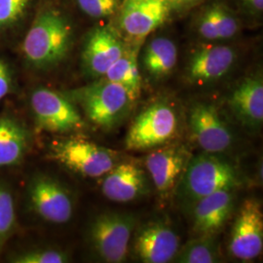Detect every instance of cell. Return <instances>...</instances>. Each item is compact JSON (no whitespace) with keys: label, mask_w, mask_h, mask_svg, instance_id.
Wrapping results in <instances>:
<instances>
[{"label":"cell","mask_w":263,"mask_h":263,"mask_svg":"<svg viewBox=\"0 0 263 263\" xmlns=\"http://www.w3.org/2000/svg\"><path fill=\"white\" fill-rule=\"evenodd\" d=\"M72 42V30L66 18L56 10L38 14L23 44L28 64L36 68H49L66 58Z\"/></svg>","instance_id":"obj_1"},{"label":"cell","mask_w":263,"mask_h":263,"mask_svg":"<svg viewBox=\"0 0 263 263\" xmlns=\"http://www.w3.org/2000/svg\"><path fill=\"white\" fill-rule=\"evenodd\" d=\"M179 181L184 196L194 203L220 190H234L242 183L234 165L209 152L190 157Z\"/></svg>","instance_id":"obj_2"},{"label":"cell","mask_w":263,"mask_h":263,"mask_svg":"<svg viewBox=\"0 0 263 263\" xmlns=\"http://www.w3.org/2000/svg\"><path fill=\"white\" fill-rule=\"evenodd\" d=\"M71 96L81 105L88 119L105 130L120 125L135 103L122 86L107 79L73 91Z\"/></svg>","instance_id":"obj_3"},{"label":"cell","mask_w":263,"mask_h":263,"mask_svg":"<svg viewBox=\"0 0 263 263\" xmlns=\"http://www.w3.org/2000/svg\"><path fill=\"white\" fill-rule=\"evenodd\" d=\"M136 216L120 212H105L96 216L89 227V242L97 256L104 262L126 261Z\"/></svg>","instance_id":"obj_4"},{"label":"cell","mask_w":263,"mask_h":263,"mask_svg":"<svg viewBox=\"0 0 263 263\" xmlns=\"http://www.w3.org/2000/svg\"><path fill=\"white\" fill-rule=\"evenodd\" d=\"M178 132L176 110L157 102L143 109L132 122L126 136V149L142 151L160 147L172 141Z\"/></svg>","instance_id":"obj_5"},{"label":"cell","mask_w":263,"mask_h":263,"mask_svg":"<svg viewBox=\"0 0 263 263\" xmlns=\"http://www.w3.org/2000/svg\"><path fill=\"white\" fill-rule=\"evenodd\" d=\"M52 157L66 168L88 178L104 177L120 161L118 152L80 138L55 141Z\"/></svg>","instance_id":"obj_6"},{"label":"cell","mask_w":263,"mask_h":263,"mask_svg":"<svg viewBox=\"0 0 263 263\" xmlns=\"http://www.w3.org/2000/svg\"><path fill=\"white\" fill-rule=\"evenodd\" d=\"M30 106L38 128L52 133H69L84 128L80 113L65 96L39 88L30 97Z\"/></svg>","instance_id":"obj_7"},{"label":"cell","mask_w":263,"mask_h":263,"mask_svg":"<svg viewBox=\"0 0 263 263\" xmlns=\"http://www.w3.org/2000/svg\"><path fill=\"white\" fill-rule=\"evenodd\" d=\"M263 249V213L256 199H247L238 211L231 229L229 251L241 261H252Z\"/></svg>","instance_id":"obj_8"},{"label":"cell","mask_w":263,"mask_h":263,"mask_svg":"<svg viewBox=\"0 0 263 263\" xmlns=\"http://www.w3.org/2000/svg\"><path fill=\"white\" fill-rule=\"evenodd\" d=\"M179 246L177 232L167 222L161 220L148 221L139 227L132 240L133 254L144 263L174 261Z\"/></svg>","instance_id":"obj_9"},{"label":"cell","mask_w":263,"mask_h":263,"mask_svg":"<svg viewBox=\"0 0 263 263\" xmlns=\"http://www.w3.org/2000/svg\"><path fill=\"white\" fill-rule=\"evenodd\" d=\"M188 124L194 140L204 152L222 153L233 144L232 132L214 104H193L188 113Z\"/></svg>","instance_id":"obj_10"},{"label":"cell","mask_w":263,"mask_h":263,"mask_svg":"<svg viewBox=\"0 0 263 263\" xmlns=\"http://www.w3.org/2000/svg\"><path fill=\"white\" fill-rule=\"evenodd\" d=\"M171 9V0H125L120 27L128 37L139 42L164 24Z\"/></svg>","instance_id":"obj_11"},{"label":"cell","mask_w":263,"mask_h":263,"mask_svg":"<svg viewBox=\"0 0 263 263\" xmlns=\"http://www.w3.org/2000/svg\"><path fill=\"white\" fill-rule=\"evenodd\" d=\"M190 157L187 149L179 144L164 146L146 155L145 168L162 197H169L177 187Z\"/></svg>","instance_id":"obj_12"},{"label":"cell","mask_w":263,"mask_h":263,"mask_svg":"<svg viewBox=\"0 0 263 263\" xmlns=\"http://www.w3.org/2000/svg\"><path fill=\"white\" fill-rule=\"evenodd\" d=\"M31 207L38 216L52 223H66L73 215V202L55 179L38 177L29 187Z\"/></svg>","instance_id":"obj_13"},{"label":"cell","mask_w":263,"mask_h":263,"mask_svg":"<svg viewBox=\"0 0 263 263\" xmlns=\"http://www.w3.org/2000/svg\"><path fill=\"white\" fill-rule=\"evenodd\" d=\"M104 177L102 192L113 202H132L148 191L146 173L135 161H119Z\"/></svg>","instance_id":"obj_14"},{"label":"cell","mask_w":263,"mask_h":263,"mask_svg":"<svg viewBox=\"0 0 263 263\" xmlns=\"http://www.w3.org/2000/svg\"><path fill=\"white\" fill-rule=\"evenodd\" d=\"M125 49L124 42L110 28L95 29L87 38L82 52L85 72L93 78L104 76Z\"/></svg>","instance_id":"obj_15"},{"label":"cell","mask_w":263,"mask_h":263,"mask_svg":"<svg viewBox=\"0 0 263 263\" xmlns=\"http://www.w3.org/2000/svg\"><path fill=\"white\" fill-rule=\"evenodd\" d=\"M236 58L235 51L229 46L199 48L189 59L186 78L190 83L197 85L216 81L230 71Z\"/></svg>","instance_id":"obj_16"},{"label":"cell","mask_w":263,"mask_h":263,"mask_svg":"<svg viewBox=\"0 0 263 263\" xmlns=\"http://www.w3.org/2000/svg\"><path fill=\"white\" fill-rule=\"evenodd\" d=\"M233 190L226 189L210 194L195 202L193 231L198 236L216 235L234 211Z\"/></svg>","instance_id":"obj_17"},{"label":"cell","mask_w":263,"mask_h":263,"mask_svg":"<svg viewBox=\"0 0 263 263\" xmlns=\"http://www.w3.org/2000/svg\"><path fill=\"white\" fill-rule=\"evenodd\" d=\"M229 105L238 121L251 129L263 122V81L260 76L247 77L230 96Z\"/></svg>","instance_id":"obj_18"},{"label":"cell","mask_w":263,"mask_h":263,"mask_svg":"<svg viewBox=\"0 0 263 263\" xmlns=\"http://www.w3.org/2000/svg\"><path fill=\"white\" fill-rule=\"evenodd\" d=\"M29 145L28 130L17 120L0 117V167L20 163Z\"/></svg>","instance_id":"obj_19"},{"label":"cell","mask_w":263,"mask_h":263,"mask_svg":"<svg viewBox=\"0 0 263 263\" xmlns=\"http://www.w3.org/2000/svg\"><path fill=\"white\" fill-rule=\"evenodd\" d=\"M239 27V21L228 8L221 4H214L200 17L198 32L208 40H224L236 35Z\"/></svg>","instance_id":"obj_20"},{"label":"cell","mask_w":263,"mask_h":263,"mask_svg":"<svg viewBox=\"0 0 263 263\" xmlns=\"http://www.w3.org/2000/svg\"><path fill=\"white\" fill-rule=\"evenodd\" d=\"M177 62V46L169 38L157 37L151 40L143 53V66L146 72L156 80L171 74Z\"/></svg>","instance_id":"obj_21"},{"label":"cell","mask_w":263,"mask_h":263,"mask_svg":"<svg viewBox=\"0 0 263 263\" xmlns=\"http://www.w3.org/2000/svg\"><path fill=\"white\" fill-rule=\"evenodd\" d=\"M105 79L122 86L135 102L141 96V78L137 48L126 47L120 57L104 74Z\"/></svg>","instance_id":"obj_22"},{"label":"cell","mask_w":263,"mask_h":263,"mask_svg":"<svg viewBox=\"0 0 263 263\" xmlns=\"http://www.w3.org/2000/svg\"><path fill=\"white\" fill-rule=\"evenodd\" d=\"M175 262L216 263L220 261L216 235H201L179 249Z\"/></svg>","instance_id":"obj_23"},{"label":"cell","mask_w":263,"mask_h":263,"mask_svg":"<svg viewBox=\"0 0 263 263\" xmlns=\"http://www.w3.org/2000/svg\"><path fill=\"white\" fill-rule=\"evenodd\" d=\"M16 214L9 191L0 185V244L9 238L14 230Z\"/></svg>","instance_id":"obj_24"},{"label":"cell","mask_w":263,"mask_h":263,"mask_svg":"<svg viewBox=\"0 0 263 263\" xmlns=\"http://www.w3.org/2000/svg\"><path fill=\"white\" fill-rule=\"evenodd\" d=\"M68 261L66 253L54 249H41L15 257L16 263H65Z\"/></svg>","instance_id":"obj_25"},{"label":"cell","mask_w":263,"mask_h":263,"mask_svg":"<svg viewBox=\"0 0 263 263\" xmlns=\"http://www.w3.org/2000/svg\"><path fill=\"white\" fill-rule=\"evenodd\" d=\"M30 0H0V28L18 22L28 9Z\"/></svg>","instance_id":"obj_26"},{"label":"cell","mask_w":263,"mask_h":263,"mask_svg":"<svg viewBox=\"0 0 263 263\" xmlns=\"http://www.w3.org/2000/svg\"><path fill=\"white\" fill-rule=\"evenodd\" d=\"M77 2L81 10L93 18L111 16L119 8V0H77Z\"/></svg>","instance_id":"obj_27"},{"label":"cell","mask_w":263,"mask_h":263,"mask_svg":"<svg viewBox=\"0 0 263 263\" xmlns=\"http://www.w3.org/2000/svg\"><path fill=\"white\" fill-rule=\"evenodd\" d=\"M12 87V77L8 66L0 60V101L8 94Z\"/></svg>","instance_id":"obj_28"},{"label":"cell","mask_w":263,"mask_h":263,"mask_svg":"<svg viewBox=\"0 0 263 263\" xmlns=\"http://www.w3.org/2000/svg\"><path fill=\"white\" fill-rule=\"evenodd\" d=\"M245 5L254 12H261L263 9V0H242Z\"/></svg>","instance_id":"obj_29"},{"label":"cell","mask_w":263,"mask_h":263,"mask_svg":"<svg viewBox=\"0 0 263 263\" xmlns=\"http://www.w3.org/2000/svg\"><path fill=\"white\" fill-rule=\"evenodd\" d=\"M200 0H171L172 3V8L176 7V8H180V7H184V6H188L191 5L193 3H196Z\"/></svg>","instance_id":"obj_30"}]
</instances>
